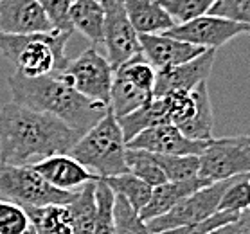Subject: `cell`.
I'll return each instance as SVG.
<instances>
[{"mask_svg":"<svg viewBox=\"0 0 250 234\" xmlns=\"http://www.w3.org/2000/svg\"><path fill=\"white\" fill-rule=\"evenodd\" d=\"M139 43L141 54L155 70L186 63L205 51L202 47L191 45L167 35H139Z\"/></svg>","mask_w":250,"mask_h":234,"instance_id":"cell-15","label":"cell"},{"mask_svg":"<svg viewBox=\"0 0 250 234\" xmlns=\"http://www.w3.org/2000/svg\"><path fill=\"white\" fill-rule=\"evenodd\" d=\"M31 168L43 180L51 184L52 188L62 189V191H76L81 186L97 180L94 173L88 171L85 166L68 153L51 155L47 159L31 164Z\"/></svg>","mask_w":250,"mask_h":234,"instance_id":"cell-14","label":"cell"},{"mask_svg":"<svg viewBox=\"0 0 250 234\" xmlns=\"http://www.w3.org/2000/svg\"><path fill=\"white\" fill-rule=\"evenodd\" d=\"M96 223L94 234H115L114 231V191L97 178L96 182Z\"/></svg>","mask_w":250,"mask_h":234,"instance_id":"cell-29","label":"cell"},{"mask_svg":"<svg viewBox=\"0 0 250 234\" xmlns=\"http://www.w3.org/2000/svg\"><path fill=\"white\" fill-rule=\"evenodd\" d=\"M126 17L137 35H164L175 22L155 0H123Z\"/></svg>","mask_w":250,"mask_h":234,"instance_id":"cell-17","label":"cell"},{"mask_svg":"<svg viewBox=\"0 0 250 234\" xmlns=\"http://www.w3.org/2000/svg\"><path fill=\"white\" fill-rule=\"evenodd\" d=\"M81 135L45 112L7 103L0 108V162L29 166L51 155L68 153Z\"/></svg>","mask_w":250,"mask_h":234,"instance_id":"cell-1","label":"cell"},{"mask_svg":"<svg viewBox=\"0 0 250 234\" xmlns=\"http://www.w3.org/2000/svg\"><path fill=\"white\" fill-rule=\"evenodd\" d=\"M230 180L232 178L220 180V182L200 188L193 194L186 196L182 202H178L171 211L146 222L148 227L151 229V233L159 234L164 233V231H169V229L204 222V220H207V218H210L212 214L218 213V202H220L223 191H225V188L229 186Z\"/></svg>","mask_w":250,"mask_h":234,"instance_id":"cell-8","label":"cell"},{"mask_svg":"<svg viewBox=\"0 0 250 234\" xmlns=\"http://www.w3.org/2000/svg\"><path fill=\"white\" fill-rule=\"evenodd\" d=\"M249 209V175L232 177L218 202V213H243Z\"/></svg>","mask_w":250,"mask_h":234,"instance_id":"cell-31","label":"cell"},{"mask_svg":"<svg viewBox=\"0 0 250 234\" xmlns=\"http://www.w3.org/2000/svg\"><path fill=\"white\" fill-rule=\"evenodd\" d=\"M0 194L22 207L67 206L76 191H62L34 171L29 166H11L0 162Z\"/></svg>","mask_w":250,"mask_h":234,"instance_id":"cell-5","label":"cell"},{"mask_svg":"<svg viewBox=\"0 0 250 234\" xmlns=\"http://www.w3.org/2000/svg\"><path fill=\"white\" fill-rule=\"evenodd\" d=\"M209 141H194L186 137L173 125L151 126L126 143V148L144 149L159 155H196L198 157Z\"/></svg>","mask_w":250,"mask_h":234,"instance_id":"cell-12","label":"cell"},{"mask_svg":"<svg viewBox=\"0 0 250 234\" xmlns=\"http://www.w3.org/2000/svg\"><path fill=\"white\" fill-rule=\"evenodd\" d=\"M239 214H241V213H216V214H212V216L204 220V222L193 223V225H184V227L169 229V231H164V233H159V234H209L210 231L222 227V225H225V223L234 222Z\"/></svg>","mask_w":250,"mask_h":234,"instance_id":"cell-34","label":"cell"},{"mask_svg":"<svg viewBox=\"0 0 250 234\" xmlns=\"http://www.w3.org/2000/svg\"><path fill=\"white\" fill-rule=\"evenodd\" d=\"M72 33L51 29L47 33L0 35V52L25 78L60 72L67 65L65 47Z\"/></svg>","mask_w":250,"mask_h":234,"instance_id":"cell-3","label":"cell"},{"mask_svg":"<svg viewBox=\"0 0 250 234\" xmlns=\"http://www.w3.org/2000/svg\"><path fill=\"white\" fill-rule=\"evenodd\" d=\"M249 31L250 23L232 22V20L212 17L207 13V15L189 20V22L175 23L164 35L186 42V43H191V45L202 47L205 51L207 49L218 51L220 47H223L234 38L247 35Z\"/></svg>","mask_w":250,"mask_h":234,"instance_id":"cell-9","label":"cell"},{"mask_svg":"<svg viewBox=\"0 0 250 234\" xmlns=\"http://www.w3.org/2000/svg\"><path fill=\"white\" fill-rule=\"evenodd\" d=\"M204 186H209V182L200 177L189 178V180H178V182L160 184V186L151 189V196L146 202V206L139 211V214L144 222L162 216L167 211H171L178 202H182L186 196L193 194L194 191H198Z\"/></svg>","mask_w":250,"mask_h":234,"instance_id":"cell-16","label":"cell"},{"mask_svg":"<svg viewBox=\"0 0 250 234\" xmlns=\"http://www.w3.org/2000/svg\"><path fill=\"white\" fill-rule=\"evenodd\" d=\"M149 92H144L137 88L133 83L125 80L123 76L115 74L112 78V86H110V99H108V108L115 115V119L125 117L131 114L133 110L141 108L142 105L151 99Z\"/></svg>","mask_w":250,"mask_h":234,"instance_id":"cell-23","label":"cell"},{"mask_svg":"<svg viewBox=\"0 0 250 234\" xmlns=\"http://www.w3.org/2000/svg\"><path fill=\"white\" fill-rule=\"evenodd\" d=\"M68 22L72 31H80L92 45H103L104 11L101 0H76L68 6Z\"/></svg>","mask_w":250,"mask_h":234,"instance_id":"cell-18","label":"cell"},{"mask_svg":"<svg viewBox=\"0 0 250 234\" xmlns=\"http://www.w3.org/2000/svg\"><path fill=\"white\" fill-rule=\"evenodd\" d=\"M175 23L189 22L193 18L207 15L214 0H155Z\"/></svg>","mask_w":250,"mask_h":234,"instance_id":"cell-30","label":"cell"},{"mask_svg":"<svg viewBox=\"0 0 250 234\" xmlns=\"http://www.w3.org/2000/svg\"><path fill=\"white\" fill-rule=\"evenodd\" d=\"M58 74L78 94L108 106L114 69L110 67L106 56H103L97 51V47L90 45L78 58L68 60L67 65Z\"/></svg>","mask_w":250,"mask_h":234,"instance_id":"cell-7","label":"cell"},{"mask_svg":"<svg viewBox=\"0 0 250 234\" xmlns=\"http://www.w3.org/2000/svg\"><path fill=\"white\" fill-rule=\"evenodd\" d=\"M97 178L128 173L126 141L112 110L103 115L90 130L85 131L68 151Z\"/></svg>","mask_w":250,"mask_h":234,"instance_id":"cell-4","label":"cell"},{"mask_svg":"<svg viewBox=\"0 0 250 234\" xmlns=\"http://www.w3.org/2000/svg\"><path fill=\"white\" fill-rule=\"evenodd\" d=\"M96 182H88L81 186L80 191H76L74 198L67 204L70 213V225L72 234H94V223H96Z\"/></svg>","mask_w":250,"mask_h":234,"instance_id":"cell-22","label":"cell"},{"mask_svg":"<svg viewBox=\"0 0 250 234\" xmlns=\"http://www.w3.org/2000/svg\"><path fill=\"white\" fill-rule=\"evenodd\" d=\"M209 15L239 23L250 22V0H214Z\"/></svg>","mask_w":250,"mask_h":234,"instance_id":"cell-33","label":"cell"},{"mask_svg":"<svg viewBox=\"0 0 250 234\" xmlns=\"http://www.w3.org/2000/svg\"><path fill=\"white\" fill-rule=\"evenodd\" d=\"M106 184L114 194H119L130 204L135 211H141L146 206V202L151 196V189L146 182H142L141 178L133 177L131 173H123V175H115V177L101 178Z\"/></svg>","mask_w":250,"mask_h":234,"instance_id":"cell-24","label":"cell"},{"mask_svg":"<svg viewBox=\"0 0 250 234\" xmlns=\"http://www.w3.org/2000/svg\"><path fill=\"white\" fill-rule=\"evenodd\" d=\"M25 234H34V233H33V231H31V227H29V231H27V233H25Z\"/></svg>","mask_w":250,"mask_h":234,"instance_id":"cell-37","label":"cell"},{"mask_svg":"<svg viewBox=\"0 0 250 234\" xmlns=\"http://www.w3.org/2000/svg\"><path fill=\"white\" fill-rule=\"evenodd\" d=\"M115 74L123 76L125 80H128L130 83L141 88L144 92H149L153 96V85H155V69L149 65L142 54L130 58L128 62H125L123 65H119L114 70Z\"/></svg>","mask_w":250,"mask_h":234,"instance_id":"cell-28","label":"cell"},{"mask_svg":"<svg viewBox=\"0 0 250 234\" xmlns=\"http://www.w3.org/2000/svg\"><path fill=\"white\" fill-rule=\"evenodd\" d=\"M54 29L38 0H0V35L47 33Z\"/></svg>","mask_w":250,"mask_h":234,"instance_id":"cell-13","label":"cell"},{"mask_svg":"<svg viewBox=\"0 0 250 234\" xmlns=\"http://www.w3.org/2000/svg\"><path fill=\"white\" fill-rule=\"evenodd\" d=\"M209 234H250V214L249 209L243 211L234 222L225 223L222 227L210 231Z\"/></svg>","mask_w":250,"mask_h":234,"instance_id":"cell-36","label":"cell"},{"mask_svg":"<svg viewBox=\"0 0 250 234\" xmlns=\"http://www.w3.org/2000/svg\"><path fill=\"white\" fill-rule=\"evenodd\" d=\"M216 51L207 49L200 56L186 63L155 70L153 97H162L171 92H191L202 81H207L214 65Z\"/></svg>","mask_w":250,"mask_h":234,"instance_id":"cell-11","label":"cell"},{"mask_svg":"<svg viewBox=\"0 0 250 234\" xmlns=\"http://www.w3.org/2000/svg\"><path fill=\"white\" fill-rule=\"evenodd\" d=\"M34 234H72L67 206L23 207Z\"/></svg>","mask_w":250,"mask_h":234,"instance_id":"cell-21","label":"cell"},{"mask_svg":"<svg viewBox=\"0 0 250 234\" xmlns=\"http://www.w3.org/2000/svg\"><path fill=\"white\" fill-rule=\"evenodd\" d=\"M7 86L11 90L13 103L54 115L80 135L90 130L108 112L106 105L78 94L58 72L40 78H25L15 72L7 78Z\"/></svg>","mask_w":250,"mask_h":234,"instance_id":"cell-2","label":"cell"},{"mask_svg":"<svg viewBox=\"0 0 250 234\" xmlns=\"http://www.w3.org/2000/svg\"><path fill=\"white\" fill-rule=\"evenodd\" d=\"M29 218L22 206L11 200H0V234H25Z\"/></svg>","mask_w":250,"mask_h":234,"instance_id":"cell-32","label":"cell"},{"mask_svg":"<svg viewBox=\"0 0 250 234\" xmlns=\"http://www.w3.org/2000/svg\"><path fill=\"white\" fill-rule=\"evenodd\" d=\"M119 128L125 135V141H131V139L139 135L141 131L148 130L151 126L159 125H167V112H166V105L162 97H151L149 101L142 105L141 108L133 110L131 114L119 117L117 119Z\"/></svg>","mask_w":250,"mask_h":234,"instance_id":"cell-19","label":"cell"},{"mask_svg":"<svg viewBox=\"0 0 250 234\" xmlns=\"http://www.w3.org/2000/svg\"><path fill=\"white\" fill-rule=\"evenodd\" d=\"M126 166H128V173L141 178L142 182H146L149 188H157L160 184L167 182L162 170L155 160V155L149 153V151L126 148Z\"/></svg>","mask_w":250,"mask_h":234,"instance_id":"cell-25","label":"cell"},{"mask_svg":"<svg viewBox=\"0 0 250 234\" xmlns=\"http://www.w3.org/2000/svg\"><path fill=\"white\" fill-rule=\"evenodd\" d=\"M114 231L115 234H155L133 207L123 196L114 194Z\"/></svg>","mask_w":250,"mask_h":234,"instance_id":"cell-27","label":"cell"},{"mask_svg":"<svg viewBox=\"0 0 250 234\" xmlns=\"http://www.w3.org/2000/svg\"><path fill=\"white\" fill-rule=\"evenodd\" d=\"M72 2H76V0H70V4H72Z\"/></svg>","mask_w":250,"mask_h":234,"instance_id":"cell-38","label":"cell"},{"mask_svg":"<svg viewBox=\"0 0 250 234\" xmlns=\"http://www.w3.org/2000/svg\"><path fill=\"white\" fill-rule=\"evenodd\" d=\"M101 4L104 11L103 45L106 49L110 67L115 70L130 58L141 54V43L139 35L126 17L123 0H101Z\"/></svg>","mask_w":250,"mask_h":234,"instance_id":"cell-10","label":"cell"},{"mask_svg":"<svg viewBox=\"0 0 250 234\" xmlns=\"http://www.w3.org/2000/svg\"><path fill=\"white\" fill-rule=\"evenodd\" d=\"M250 173V137L210 139L198 155V177L209 184Z\"/></svg>","mask_w":250,"mask_h":234,"instance_id":"cell-6","label":"cell"},{"mask_svg":"<svg viewBox=\"0 0 250 234\" xmlns=\"http://www.w3.org/2000/svg\"><path fill=\"white\" fill-rule=\"evenodd\" d=\"M194 97V114L191 119L178 130L182 131L186 137L194 139V141H210L212 137V128H214V115H212V106H210L209 88H207V81H202L191 90Z\"/></svg>","mask_w":250,"mask_h":234,"instance_id":"cell-20","label":"cell"},{"mask_svg":"<svg viewBox=\"0 0 250 234\" xmlns=\"http://www.w3.org/2000/svg\"><path fill=\"white\" fill-rule=\"evenodd\" d=\"M42 9L45 11L49 22L58 31L72 33V25L68 22V6L70 0H38Z\"/></svg>","mask_w":250,"mask_h":234,"instance_id":"cell-35","label":"cell"},{"mask_svg":"<svg viewBox=\"0 0 250 234\" xmlns=\"http://www.w3.org/2000/svg\"><path fill=\"white\" fill-rule=\"evenodd\" d=\"M153 155L167 182H178V180H189V178L198 177V157L196 155Z\"/></svg>","mask_w":250,"mask_h":234,"instance_id":"cell-26","label":"cell"}]
</instances>
